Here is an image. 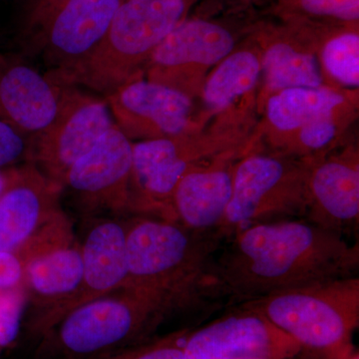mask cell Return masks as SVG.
Segmentation results:
<instances>
[{
    "instance_id": "cell-29",
    "label": "cell",
    "mask_w": 359,
    "mask_h": 359,
    "mask_svg": "<svg viewBox=\"0 0 359 359\" xmlns=\"http://www.w3.org/2000/svg\"><path fill=\"white\" fill-rule=\"evenodd\" d=\"M25 266L20 252H0V290L23 285Z\"/></svg>"
},
{
    "instance_id": "cell-13",
    "label": "cell",
    "mask_w": 359,
    "mask_h": 359,
    "mask_svg": "<svg viewBox=\"0 0 359 359\" xmlns=\"http://www.w3.org/2000/svg\"><path fill=\"white\" fill-rule=\"evenodd\" d=\"M81 245L83 276L76 292L32 318V334L43 337L63 316L87 302L122 289L128 276L125 222L111 217L88 218Z\"/></svg>"
},
{
    "instance_id": "cell-21",
    "label": "cell",
    "mask_w": 359,
    "mask_h": 359,
    "mask_svg": "<svg viewBox=\"0 0 359 359\" xmlns=\"http://www.w3.org/2000/svg\"><path fill=\"white\" fill-rule=\"evenodd\" d=\"M250 39L247 44L236 47L205 77L197 99L200 128H205L219 115L245 104L257 103L262 76L261 49L252 35Z\"/></svg>"
},
{
    "instance_id": "cell-19",
    "label": "cell",
    "mask_w": 359,
    "mask_h": 359,
    "mask_svg": "<svg viewBox=\"0 0 359 359\" xmlns=\"http://www.w3.org/2000/svg\"><path fill=\"white\" fill-rule=\"evenodd\" d=\"M61 187L32 163L16 167L0 195V252H18L63 212Z\"/></svg>"
},
{
    "instance_id": "cell-30",
    "label": "cell",
    "mask_w": 359,
    "mask_h": 359,
    "mask_svg": "<svg viewBox=\"0 0 359 359\" xmlns=\"http://www.w3.org/2000/svg\"><path fill=\"white\" fill-rule=\"evenodd\" d=\"M14 170H15V168H13V169L0 170V195L6 190L7 185H8L9 182H11V178H13Z\"/></svg>"
},
{
    "instance_id": "cell-6",
    "label": "cell",
    "mask_w": 359,
    "mask_h": 359,
    "mask_svg": "<svg viewBox=\"0 0 359 359\" xmlns=\"http://www.w3.org/2000/svg\"><path fill=\"white\" fill-rule=\"evenodd\" d=\"M168 316L145 295L122 287L82 304L41 337L40 353L96 359L142 344Z\"/></svg>"
},
{
    "instance_id": "cell-17",
    "label": "cell",
    "mask_w": 359,
    "mask_h": 359,
    "mask_svg": "<svg viewBox=\"0 0 359 359\" xmlns=\"http://www.w3.org/2000/svg\"><path fill=\"white\" fill-rule=\"evenodd\" d=\"M67 85L22 52H0V118L36 136L55 119Z\"/></svg>"
},
{
    "instance_id": "cell-14",
    "label": "cell",
    "mask_w": 359,
    "mask_h": 359,
    "mask_svg": "<svg viewBox=\"0 0 359 359\" xmlns=\"http://www.w3.org/2000/svg\"><path fill=\"white\" fill-rule=\"evenodd\" d=\"M299 353V344L263 314L236 304L217 320L191 330L183 359L287 358Z\"/></svg>"
},
{
    "instance_id": "cell-34",
    "label": "cell",
    "mask_w": 359,
    "mask_h": 359,
    "mask_svg": "<svg viewBox=\"0 0 359 359\" xmlns=\"http://www.w3.org/2000/svg\"><path fill=\"white\" fill-rule=\"evenodd\" d=\"M347 359H359V354L358 353H354L353 355L351 356V358Z\"/></svg>"
},
{
    "instance_id": "cell-26",
    "label": "cell",
    "mask_w": 359,
    "mask_h": 359,
    "mask_svg": "<svg viewBox=\"0 0 359 359\" xmlns=\"http://www.w3.org/2000/svg\"><path fill=\"white\" fill-rule=\"evenodd\" d=\"M34 137L0 118V170L32 163Z\"/></svg>"
},
{
    "instance_id": "cell-20",
    "label": "cell",
    "mask_w": 359,
    "mask_h": 359,
    "mask_svg": "<svg viewBox=\"0 0 359 359\" xmlns=\"http://www.w3.org/2000/svg\"><path fill=\"white\" fill-rule=\"evenodd\" d=\"M358 102V91H344L330 86L294 87L271 94L259 114L262 121L255 129L257 145L271 150L287 136L318 118Z\"/></svg>"
},
{
    "instance_id": "cell-1",
    "label": "cell",
    "mask_w": 359,
    "mask_h": 359,
    "mask_svg": "<svg viewBox=\"0 0 359 359\" xmlns=\"http://www.w3.org/2000/svg\"><path fill=\"white\" fill-rule=\"evenodd\" d=\"M358 243L306 219L256 224L224 238L216 273L229 306L358 276Z\"/></svg>"
},
{
    "instance_id": "cell-5",
    "label": "cell",
    "mask_w": 359,
    "mask_h": 359,
    "mask_svg": "<svg viewBox=\"0 0 359 359\" xmlns=\"http://www.w3.org/2000/svg\"><path fill=\"white\" fill-rule=\"evenodd\" d=\"M195 0H121L95 51L68 74L63 85L106 97L144 77L153 51L188 16Z\"/></svg>"
},
{
    "instance_id": "cell-4",
    "label": "cell",
    "mask_w": 359,
    "mask_h": 359,
    "mask_svg": "<svg viewBox=\"0 0 359 359\" xmlns=\"http://www.w3.org/2000/svg\"><path fill=\"white\" fill-rule=\"evenodd\" d=\"M263 314L306 359H347L359 327L358 276L283 290L240 304Z\"/></svg>"
},
{
    "instance_id": "cell-8",
    "label": "cell",
    "mask_w": 359,
    "mask_h": 359,
    "mask_svg": "<svg viewBox=\"0 0 359 359\" xmlns=\"http://www.w3.org/2000/svg\"><path fill=\"white\" fill-rule=\"evenodd\" d=\"M238 32L222 20L187 16L153 51L144 77L197 100L205 77L238 46Z\"/></svg>"
},
{
    "instance_id": "cell-28",
    "label": "cell",
    "mask_w": 359,
    "mask_h": 359,
    "mask_svg": "<svg viewBox=\"0 0 359 359\" xmlns=\"http://www.w3.org/2000/svg\"><path fill=\"white\" fill-rule=\"evenodd\" d=\"M67 2L68 0H27L20 6L18 36L20 48L39 35Z\"/></svg>"
},
{
    "instance_id": "cell-23",
    "label": "cell",
    "mask_w": 359,
    "mask_h": 359,
    "mask_svg": "<svg viewBox=\"0 0 359 359\" xmlns=\"http://www.w3.org/2000/svg\"><path fill=\"white\" fill-rule=\"evenodd\" d=\"M316 53L327 86L358 91V25L318 26Z\"/></svg>"
},
{
    "instance_id": "cell-15",
    "label": "cell",
    "mask_w": 359,
    "mask_h": 359,
    "mask_svg": "<svg viewBox=\"0 0 359 359\" xmlns=\"http://www.w3.org/2000/svg\"><path fill=\"white\" fill-rule=\"evenodd\" d=\"M318 27L287 22L252 27L262 57L257 113L266 99L280 90L327 86L316 53Z\"/></svg>"
},
{
    "instance_id": "cell-2",
    "label": "cell",
    "mask_w": 359,
    "mask_h": 359,
    "mask_svg": "<svg viewBox=\"0 0 359 359\" xmlns=\"http://www.w3.org/2000/svg\"><path fill=\"white\" fill-rule=\"evenodd\" d=\"M128 276L123 287L145 295L167 316L226 299L216 273L223 238L177 222L137 215L125 222Z\"/></svg>"
},
{
    "instance_id": "cell-9",
    "label": "cell",
    "mask_w": 359,
    "mask_h": 359,
    "mask_svg": "<svg viewBox=\"0 0 359 359\" xmlns=\"http://www.w3.org/2000/svg\"><path fill=\"white\" fill-rule=\"evenodd\" d=\"M114 126L104 97L67 85L55 119L34 137L32 164L61 187L70 168Z\"/></svg>"
},
{
    "instance_id": "cell-33",
    "label": "cell",
    "mask_w": 359,
    "mask_h": 359,
    "mask_svg": "<svg viewBox=\"0 0 359 359\" xmlns=\"http://www.w3.org/2000/svg\"><path fill=\"white\" fill-rule=\"evenodd\" d=\"M257 359H306L304 358H302V356L297 355L294 356V358H257Z\"/></svg>"
},
{
    "instance_id": "cell-24",
    "label": "cell",
    "mask_w": 359,
    "mask_h": 359,
    "mask_svg": "<svg viewBox=\"0 0 359 359\" xmlns=\"http://www.w3.org/2000/svg\"><path fill=\"white\" fill-rule=\"evenodd\" d=\"M273 13L282 22L355 25L359 22V0H276Z\"/></svg>"
},
{
    "instance_id": "cell-27",
    "label": "cell",
    "mask_w": 359,
    "mask_h": 359,
    "mask_svg": "<svg viewBox=\"0 0 359 359\" xmlns=\"http://www.w3.org/2000/svg\"><path fill=\"white\" fill-rule=\"evenodd\" d=\"M27 299L25 285L0 290V351L18 339Z\"/></svg>"
},
{
    "instance_id": "cell-3",
    "label": "cell",
    "mask_w": 359,
    "mask_h": 359,
    "mask_svg": "<svg viewBox=\"0 0 359 359\" xmlns=\"http://www.w3.org/2000/svg\"><path fill=\"white\" fill-rule=\"evenodd\" d=\"M255 128L249 120L219 116L198 131L133 142L130 212L172 221L170 204L180 179L222 153L248 145Z\"/></svg>"
},
{
    "instance_id": "cell-16",
    "label": "cell",
    "mask_w": 359,
    "mask_h": 359,
    "mask_svg": "<svg viewBox=\"0 0 359 359\" xmlns=\"http://www.w3.org/2000/svg\"><path fill=\"white\" fill-rule=\"evenodd\" d=\"M308 209L304 219L346 238L359 222V151L342 143L313 159L309 171Z\"/></svg>"
},
{
    "instance_id": "cell-10",
    "label": "cell",
    "mask_w": 359,
    "mask_h": 359,
    "mask_svg": "<svg viewBox=\"0 0 359 359\" xmlns=\"http://www.w3.org/2000/svg\"><path fill=\"white\" fill-rule=\"evenodd\" d=\"M132 146L115 125L66 173L61 191L87 218L130 212Z\"/></svg>"
},
{
    "instance_id": "cell-22",
    "label": "cell",
    "mask_w": 359,
    "mask_h": 359,
    "mask_svg": "<svg viewBox=\"0 0 359 359\" xmlns=\"http://www.w3.org/2000/svg\"><path fill=\"white\" fill-rule=\"evenodd\" d=\"M82 276L81 245L74 238L28 261L23 285L28 297H32L39 304L37 313H40L74 294L81 283Z\"/></svg>"
},
{
    "instance_id": "cell-35",
    "label": "cell",
    "mask_w": 359,
    "mask_h": 359,
    "mask_svg": "<svg viewBox=\"0 0 359 359\" xmlns=\"http://www.w3.org/2000/svg\"><path fill=\"white\" fill-rule=\"evenodd\" d=\"M195 1H196V0H195Z\"/></svg>"
},
{
    "instance_id": "cell-31",
    "label": "cell",
    "mask_w": 359,
    "mask_h": 359,
    "mask_svg": "<svg viewBox=\"0 0 359 359\" xmlns=\"http://www.w3.org/2000/svg\"><path fill=\"white\" fill-rule=\"evenodd\" d=\"M240 9H245L247 7L255 6L264 0H231Z\"/></svg>"
},
{
    "instance_id": "cell-11",
    "label": "cell",
    "mask_w": 359,
    "mask_h": 359,
    "mask_svg": "<svg viewBox=\"0 0 359 359\" xmlns=\"http://www.w3.org/2000/svg\"><path fill=\"white\" fill-rule=\"evenodd\" d=\"M120 4L121 0H68L20 52L28 57L39 56L45 72L63 85L101 43Z\"/></svg>"
},
{
    "instance_id": "cell-25",
    "label": "cell",
    "mask_w": 359,
    "mask_h": 359,
    "mask_svg": "<svg viewBox=\"0 0 359 359\" xmlns=\"http://www.w3.org/2000/svg\"><path fill=\"white\" fill-rule=\"evenodd\" d=\"M191 328L175 330L136 346L96 359H183L184 346Z\"/></svg>"
},
{
    "instance_id": "cell-32",
    "label": "cell",
    "mask_w": 359,
    "mask_h": 359,
    "mask_svg": "<svg viewBox=\"0 0 359 359\" xmlns=\"http://www.w3.org/2000/svg\"><path fill=\"white\" fill-rule=\"evenodd\" d=\"M9 1L13 2L15 6H22L27 0H9Z\"/></svg>"
},
{
    "instance_id": "cell-12",
    "label": "cell",
    "mask_w": 359,
    "mask_h": 359,
    "mask_svg": "<svg viewBox=\"0 0 359 359\" xmlns=\"http://www.w3.org/2000/svg\"><path fill=\"white\" fill-rule=\"evenodd\" d=\"M116 126L132 142L198 131L196 100L179 90L140 77L104 97Z\"/></svg>"
},
{
    "instance_id": "cell-7",
    "label": "cell",
    "mask_w": 359,
    "mask_h": 359,
    "mask_svg": "<svg viewBox=\"0 0 359 359\" xmlns=\"http://www.w3.org/2000/svg\"><path fill=\"white\" fill-rule=\"evenodd\" d=\"M313 159H299L254 146L238 159L233 193L217 235L230 237L256 224L304 219Z\"/></svg>"
},
{
    "instance_id": "cell-18",
    "label": "cell",
    "mask_w": 359,
    "mask_h": 359,
    "mask_svg": "<svg viewBox=\"0 0 359 359\" xmlns=\"http://www.w3.org/2000/svg\"><path fill=\"white\" fill-rule=\"evenodd\" d=\"M252 147V140L189 170L172 195V221L196 231H217L231 201L236 165Z\"/></svg>"
}]
</instances>
